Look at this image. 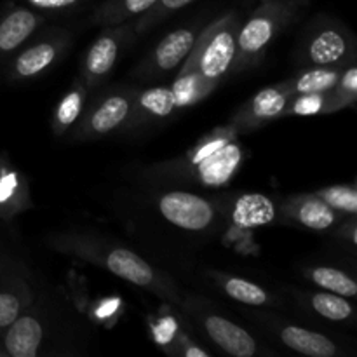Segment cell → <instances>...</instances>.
Masks as SVG:
<instances>
[{
	"label": "cell",
	"instance_id": "cell-1",
	"mask_svg": "<svg viewBox=\"0 0 357 357\" xmlns=\"http://www.w3.org/2000/svg\"><path fill=\"white\" fill-rule=\"evenodd\" d=\"M239 136L234 126H220L206 132L181 155L142 167L139 176L162 187H227L236 178L246 157Z\"/></svg>",
	"mask_w": 357,
	"mask_h": 357
},
{
	"label": "cell",
	"instance_id": "cell-2",
	"mask_svg": "<svg viewBox=\"0 0 357 357\" xmlns=\"http://www.w3.org/2000/svg\"><path fill=\"white\" fill-rule=\"evenodd\" d=\"M47 244L51 250L96 265L129 284L146 289L178 309L183 303V289L169 274L107 237L89 232H59L49 237Z\"/></svg>",
	"mask_w": 357,
	"mask_h": 357
},
{
	"label": "cell",
	"instance_id": "cell-3",
	"mask_svg": "<svg viewBox=\"0 0 357 357\" xmlns=\"http://www.w3.org/2000/svg\"><path fill=\"white\" fill-rule=\"evenodd\" d=\"M302 0H268L258 3L241 23L232 73L246 72L264 61L272 42L298 17Z\"/></svg>",
	"mask_w": 357,
	"mask_h": 357
},
{
	"label": "cell",
	"instance_id": "cell-4",
	"mask_svg": "<svg viewBox=\"0 0 357 357\" xmlns=\"http://www.w3.org/2000/svg\"><path fill=\"white\" fill-rule=\"evenodd\" d=\"M241 23L243 20L239 14L227 13L202 26L178 72H197L208 80L222 82L229 73H232Z\"/></svg>",
	"mask_w": 357,
	"mask_h": 357
},
{
	"label": "cell",
	"instance_id": "cell-5",
	"mask_svg": "<svg viewBox=\"0 0 357 357\" xmlns=\"http://www.w3.org/2000/svg\"><path fill=\"white\" fill-rule=\"evenodd\" d=\"M357 59V42L352 31L330 16L314 17L298 38L295 61L298 68L344 66Z\"/></svg>",
	"mask_w": 357,
	"mask_h": 357
},
{
	"label": "cell",
	"instance_id": "cell-6",
	"mask_svg": "<svg viewBox=\"0 0 357 357\" xmlns=\"http://www.w3.org/2000/svg\"><path fill=\"white\" fill-rule=\"evenodd\" d=\"M72 44L73 35L66 28L40 26L6 63L2 79L7 84H23L40 79L68 54Z\"/></svg>",
	"mask_w": 357,
	"mask_h": 357
},
{
	"label": "cell",
	"instance_id": "cell-7",
	"mask_svg": "<svg viewBox=\"0 0 357 357\" xmlns=\"http://www.w3.org/2000/svg\"><path fill=\"white\" fill-rule=\"evenodd\" d=\"M138 87L115 86L101 93L72 129L75 142H93L124 132L132 110V101Z\"/></svg>",
	"mask_w": 357,
	"mask_h": 357
},
{
	"label": "cell",
	"instance_id": "cell-8",
	"mask_svg": "<svg viewBox=\"0 0 357 357\" xmlns=\"http://www.w3.org/2000/svg\"><path fill=\"white\" fill-rule=\"evenodd\" d=\"M155 208L162 220L185 232L211 234L223 223L220 202L195 192L173 188L155 195Z\"/></svg>",
	"mask_w": 357,
	"mask_h": 357
},
{
	"label": "cell",
	"instance_id": "cell-9",
	"mask_svg": "<svg viewBox=\"0 0 357 357\" xmlns=\"http://www.w3.org/2000/svg\"><path fill=\"white\" fill-rule=\"evenodd\" d=\"M180 310L187 314L206 335V338L225 354L234 357H255L261 354V345L246 328L209 309L204 300L185 295Z\"/></svg>",
	"mask_w": 357,
	"mask_h": 357
},
{
	"label": "cell",
	"instance_id": "cell-10",
	"mask_svg": "<svg viewBox=\"0 0 357 357\" xmlns=\"http://www.w3.org/2000/svg\"><path fill=\"white\" fill-rule=\"evenodd\" d=\"M136 40L135 21H128L114 26H103L96 40L89 45L82 58L80 75L87 91H94L103 86L117 66L119 59L124 56Z\"/></svg>",
	"mask_w": 357,
	"mask_h": 357
},
{
	"label": "cell",
	"instance_id": "cell-11",
	"mask_svg": "<svg viewBox=\"0 0 357 357\" xmlns=\"http://www.w3.org/2000/svg\"><path fill=\"white\" fill-rule=\"evenodd\" d=\"M201 30L202 24L194 23L169 31L131 70L132 79L139 82L157 84L173 75L185 63Z\"/></svg>",
	"mask_w": 357,
	"mask_h": 357
},
{
	"label": "cell",
	"instance_id": "cell-12",
	"mask_svg": "<svg viewBox=\"0 0 357 357\" xmlns=\"http://www.w3.org/2000/svg\"><path fill=\"white\" fill-rule=\"evenodd\" d=\"M49 321L44 309L33 302L6 328L0 331V356L37 357L44 354Z\"/></svg>",
	"mask_w": 357,
	"mask_h": 357
},
{
	"label": "cell",
	"instance_id": "cell-13",
	"mask_svg": "<svg viewBox=\"0 0 357 357\" xmlns=\"http://www.w3.org/2000/svg\"><path fill=\"white\" fill-rule=\"evenodd\" d=\"M31 274L17 258L0 253V331L35 300Z\"/></svg>",
	"mask_w": 357,
	"mask_h": 357
},
{
	"label": "cell",
	"instance_id": "cell-14",
	"mask_svg": "<svg viewBox=\"0 0 357 357\" xmlns=\"http://www.w3.org/2000/svg\"><path fill=\"white\" fill-rule=\"evenodd\" d=\"M251 319L257 321L267 333L278 338L289 351L298 352L309 357H338L342 356V347L338 342L319 331L307 330L298 324L288 323V321L275 319L268 314H255Z\"/></svg>",
	"mask_w": 357,
	"mask_h": 357
},
{
	"label": "cell",
	"instance_id": "cell-15",
	"mask_svg": "<svg viewBox=\"0 0 357 357\" xmlns=\"http://www.w3.org/2000/svg\"><path fill=\"white\" fill-rule=\"evenodd\" d=\"M47 17L14 0L0 7V79L6 63L47 23Z\"/></svg>",
	"mask_w": 357,
	"mask_h": 357
},
{
	"label": "cell",
	"instance_id": "cell-16",
	"mask_svg": "<svg viewBox=\"0 0 357 357\" xmlns=\"http://www.w3.org/2000/svg\"><path fill=\"white\" fill-rule=\"evenodd\" d=\"M289 98L291 94L286 89L284 82L264 87L237 108L229 124L234 126L239 135H246L271 122L281 121V112L284 110Z\"/></svg>",
	"mask_w": 357,
	"mask_h": 357
},
{
	"label": "cell",
	"instance_id": "cell-17",
	"mask_svg": "<svg viewBox=\"0 0 357 357\" xmlns=\"http://www.w3.org/2000/svg\"><path fill=\"white\" fill-rule=\"evenodd\" d=\"M278 218L312 232H331L347 216L335 211L316 194H295L279 202Z\"/></svg>",
	"mask_w": 357,
	"mask_h": 357
},
{
	"label": "cell",
	"instance_id": "cell-18",
	"mask_svg": "<svg viewBox=\"0 0 357 357\" xmlns=\"http://www.w3.org/2000/svg\"><path fill=\"white\" fill-rule=\"evenodd\" d=\"M180 112L176 107L169 86H150L145 89H136L135 101L129 122L126 124L124 132L149 129L169 121Z\"/></svg>",
	"mask_w": 357,
	"mask_h": 357
},
{
	"label": "cell",
	"instance_id": "cell-19",
	"mask_svg": "<svg viewBox=\"0 0 357 357\" xmlns=\"http://www.w3.org/2000/svg\"><path fill=\"white\" fill-rule=\"evenodd\" d=\"M220 208L223 211V220L239 230L257 229L278 220V202L257 192L234 197L227 195V202H220Z\"/></svg>",
	"mask_w": 357,
	"mask_h": 357
},
{
	"label": "cell",
	"instance_id": "cell-20",
	"mask_svg": "<svg viewBox=\"0 0 357 357\" xmlns=\"http://www.w3.org/2000/svg\"><path fill=\"white\" fill-rule=\"evenodd\" d=\"M206 278L227 298L243 303V305L255 307V309H281V307H284L281 296L268 291L267 288L250 281V279L220 271H208L206 272Z\"/></svg>",
	"mask_w": 357,
	"mask_h": 357
},
{
	"label": "cell",
	"instance_id": "cell-21",
	"mask_svg": "<svg viewBox=\"0 0 357 357\" xmlns=\"http://www.w3.org/2000/svg\"><path fill=\"white\" fill-rule=\"evenodd\" d=\"M33 208L28 180L6 155L0 157V220L9 222Z\"/></svg>",
	"mask_w": 357,
	"mask_h": 357
},
{
	"label": "cell",
	"instance_id": "cell-22",
	"mask_svg": "<svg viewBox=\"0 0 357 357\" xmlns=\"http://www.w3.org/2000/svg\"><path fill=\"white\" fill-rule=\"evenodd\" d=\"M87 96H89V91L84 86L82 80L77 79L54 108V114L51 117V129L54 136L61 138L75 128L86 110Z\"/></svg>",
	"mask_w": 357,
	"mask_h": 357
},
{
	"label": "cell",
	"instance_id": "cell-23",
	"mask_svg": "<svg viewBox=\"0 0 357 357\" xmlns=\"http://www.w3.org/2000/svg\"><path fill=\"white\" fill-rule=\"evenodd\" d=\"M293 295L300 303L309 307L314 314L331 321V323H349L354 319V307L349 302V298L340 295H335L330 291H312L303 293L291 289Z\"/></svg>",
	"mask_w": 357,
	"mask_h": 357
},
{
	"label": "cell",
	"instance_id": "cell-24",
	"mask_svg": "<svg viewBox=\"0 0 357 357\" xmlns=\"http://www.w3.org/2000/svg\"><path fill=\"white\" fill-rule=\"evenodd\" d=\"M345 66V65H344ZM344 66H309V68H298L289 79H284L286 89L289 94H305V93H328L333 89L340 77Z\"/></svg>",
	"mask_w": 357,
	"mask_h": 357
},
{
	"label": "cell",
	"instance_id": "cell-25",
	"mask_svg": "<svg viewBox=\"0 0 357 357\" xmlns=\"http://www.w3.org/2000/svg\"><path fill=\"white\" fill-rule=\"evenodd\" d=\"M157 0H105L94 7L89 17L91 24L114 26L136 20L155 6Z\"/></svg>",
	"mask_w": 357,
	"mask_h": 357
},
{
	"label": "cell",
	"instance_id": "cell-26",
	"mask_svg": "<svg viewBox=\"0 0 357 357\" xmlns=\"http://www.w3.org/2000/svg\"><path fill=\"white\" fill-rule=\"evenodd\" d=\"M218 82L208 80L197 72H176V79L169 84L180 112L188 107H195L202 100L211 96L218 89Z\"/></svg>",
	"mask_w": 357,
	"mask_h": 357
},
{
	"label": "cell",
	"instance_id": "cell-27",
	"mask_svg": "<svg viewBox=\"0 0 357 357\" xmlns=\"http://www.w3.org/2000/svg\"><path fill=\"white\" fill-rule=\"evenodd\" d=\"M303 278L309 279L314 286L335 295L352 300L357 296V282L349 272L330 265H314L302 271Z\"/></svg>",
	"mask_w": 357,
	"mask_h": 357
},
{
	"label": "cell",
	"instance_id": "cell-28",
	"mask_svg": "<svg viewBox=\"0 0 357 357\" xmlns=\"http://www.w3.org/2000/svg\"><path fill=\"white\" fill-rule=\"evenodd\" d=\"M335 114L331 105L330 91L328 93H305L293 94L281 112V119L286 117H309V115Z\"/></svg>",
	"mask_w": 357,
	"mask_h": 357
},
{
	"label": "cell",
	"instance_id": "cell-29",
	"mask_svg": "<svg viewBox=\"0 0 357 357\" xmlns=\"http://www.w3.org/2000/svg\"><path fill=\"white\" fill-rule=\"evenodd\" d=\"M330 98L333 112L345 110L357 103V59L342 68L337 84L330 91Z\"/></svg>",
	"mask_w": 357,
	"mask_h": 357
},
{
	"label": "cell",
	"instance_id": "cell-30",
	"mask_svg": "<svg viewBox=\"0 0 357 357\" xmlns=\"http://www.w3.org/2000/svg\"><path fill=\"white\" fill-rule=\"evenodd\" d=\"M314 194L323 199L330 208L344 216L357 215V190L356 185H330L316 190Z\"/></svg>",
	"mask_w": 357,
	"mask_h": 357
},
{
	"label": "cell",
	"instance_id": "cell-31",
	"mask_svg": "<svg viewBox=\"0 0 357 357\" xmlns=\"http://www.w3.org/2000/svg\"><path fill=\"white\" fill-rule=\"evenodd\" d=\"M194 0H157L155 6L150 10H146L145 14H142L139 17H136L135 21V33L136 37H142L146 31H150L152 28H155L157 24L162 23L164 20L174 14L176 10H181L183 7L190 6Z\"/></svg>",
	"mask_w": 357,
	"mask_h": 357
},
{
	"label": "cell",
	"instance_id": "cell-32",
	"mask_svg": "<svg viewBox=\"0 0 357 357\" xmlns=\"http://www.w3.org/2000/svg\"><path fill=\"white\" fill-rule=\"evenodd\" d=\"M14 2L23 3L49 20V17L75 16L86 9L91 0H14Z\"/></svg>",
	"mask_w": 357,
	"mask_h": 357
},
{
	"label": "cell",
	"instance_id": "cell-33",
	"mask_svg": "<svg viewBox=\"0 0 357 357\" xmlns=\"http://www.w3.org/2000/svg\"><path fill=\"white\" fill-rule=\"evenodd\" d=\"M171 354H180L185 357H209L211 352L202 349L201 345L195 344V342L188 340L185 335H178L174 338V351H171Z\"/></svg>",
	"mask_w": 357,
	"mask_h": 357
},
{
	"label": "cell",
	"instance_id": "cell-34",
	"mask_svg": "<svg viewBox=\"0 0 357 357\" xmlns=\"http://www.w3.org/2000/svg\"><path fill=\"white\" fill-rule=\"evenodd\" d=\"M356 232H357V227H356V216H347V220L340 223L338 227H335V237L342 239L345 243L347 241L352 248L357 244L356 239Z\"/></svg>",
	"mask_w": 357,
	"mask_h": 357
},
{
	"label": "cell",
	"instance_id": "cell-35",
	"mask_svg": "<svg viewBox=\"0 0 357 357\" xmlns=\"http://www.w3.org/2000/svg\"><path fill=\"white\" fill-rule=\"evenodd\" d=\"M0 157H2V155H0Z\"/></svg>",
	"mask_w": 357,
	"mask_h": 357
}]
</instances>
